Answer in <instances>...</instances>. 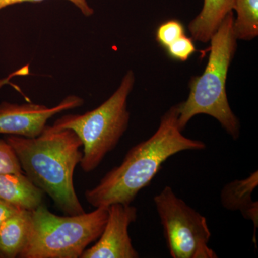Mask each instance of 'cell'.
<instances>
[{
    "mask_svg": "<svg viewBox=\"0 0 258 258\" xmlns=\"http://www.w3.org/2000/svg\"><path fill=\"white\" fill-rule=\"evenodd\" d=\"M178 117L179 104L174 105L161 116L159 128L150 138L132 147L120 165L108 171L96 186L86 190V201L95 208L116 203L131 205L168 159L184 151L205 149L206 144L202 141L183 135Z\"/></svg>",
    "mask_w": 258,
    "mask_h": 258,
    "instance_id": "6da1fadb",
    "label": "cell"
},
{
    "mask_svg": "<svg viewBox=\"0 0 258 258\" xmlns=\"http://www.w3.org/2000/svg\"><path fill=\"white\" fill-rule=\"evenodd\" d=\"M5 141L14 151L25 175L64 215L86 212L74 184V171L83 157V144L77 134L47 125L35 138L8 135Z\"/></svg>",
    "mask_w": 258,
    "mask_h": 258,
    "instance_id": "7a4b0ae2",
    "label": "cell"
},
{
    "mask_svg": "<svg viewBox=\"0 0 258 258\" xmlns=\"http://www.w3.org/2000/svg\"><path fill=\"white\" fill-rule=\"evenodd\" d=\"M234 18L233 11L230 12L210 39L206 68L201 76L191 78L187 99L178 103L177 123L181 132L195 115L205 114L215 118L233 140L240 138V120L231 108L226 90L229 69L237 47Z\"/></svg>",
    "mask_w": 258,
    "mask_h": 258,
    "instance_id": "3957f363",
    "label": "cell"
},
{
    "mask_svg": "<svg viewBox=\"0 0 258 258\" xmlns=\"http://www.w3.org/2000/svg\"><path fill=\"white\" fill-rule=\"evenodd\" d=\"M135 81L134 71L129 70L115 92L99 106L83 114L64 115L52 125L57 130H72L81 139L83 157L80 165L85 172L94 171L128 129V98Z\"/></svg>",
    "mask_w": 258,
    "mask_h": 258,
    "instance_id": "277c9868",
    "label": "cell"
},
{
    "mask_svg": "<svg viewBox=\"0 0 258 258\" xmlns=\"http://www.w3.org/2000/svg\"><path fill=\"white\" fill-rule=\"evenodd\" d=\"M108 208L90 213L59 216L42 204L31 211L26 244L18 257L79 258L101 236Z\"/></svg>",
    "mask_w": 258,
    "mask_h": 258,
    "instance_id": "5b68a950",
    "label": "cell"
},
{
    "mask_svg": "<svg viewBox=\"0 0 258 258\" xmlns=\"http://www.w3.org/2000/svg\"><path fill=\"white\" fill-rule=\"evenodd\" d=\"M169 253L173 258H217L209 247L206 218L166 186L154 198Z\"/></svg>",
    "mask_w": 258,
    "mask_h": 258,
    "instance_id": "8992f818",
    "label": "cell"
},
{
    "mask_svg": "<svg viewBox=\"0 0 258 258\" xmlns=\"http://www.w3.org/2000/svg\"><path fill=\"white\" fill-rule=\"evenodd\" d=\"M84 100L70 95L57 106L47 107L34 103H0V134L18 136L25 138L38 137L54 115L61 112L82 106Z\"/></svg>",
    "mask_w": 258,
    "mask_h": 258,
    "instance_id": "52a82bcc",
    "label": "cell"
},
{
    "mask_svg": "<svg viewBox=\"0 0 258 258\" xmlns=\"http://www.w3.org/2000/svg\"><path fill=\"white\" fill-rule=\"evenodd\" d=\"M137 219V209L131 205L113 204L108 207V218L99 238L83 252L81 258H137L128 233Z\"/></svg>",
    "mask_w": 258,
    "mask_h": 258,
    "instance_id": "ba28073f",
    "label": "cell"
},
{
    "mask_svg": "<svg viewBox=\"0 0 258 258\" xmlns=\"http://www.w3.org/2000/svg\"><path fill=\"white\" fill-rule=\"evenodd\" d=\"M258 185V171H254L244 179H237L225 185L220 193L222 206L230 211H240L246 220L254 226L253 242L256 245L258 227V203L252 200V195Z\"/></svg>",
    "mask_w": 258,
    "mask_h": 258,
    "instance_id": "9c48e42d",
    "label": "cell"
},
{
    "mask_svg": "<svg viewBox=\"0 0 258 258\" xmlns=\"http://www.w3.org/2000/svg\"><path fill=\"white\" fill-rule=\"evenodd\" d=\"M44 192L23 173H0V199L33 211L43 204Z\"/></svg>",
    "mask_w": 258,
    "mask_h": 258,
    "instance_id": "30bf717a",
    "label": "cell"
},
{
    "mask_svg": "<svg viewBox=\"0 0 258 258\" xmlns=\"http://www.w3.org/2000/svg\"><path fill=\"white\" fill-rule=\"evenodd\" d=\"M234 0H204L203 9L188 29L194 41L208 43L224 19L233 11Z\"/></svg>",
    "mask_w": 258,
    "mask_h": 258,
    "instance_id": "8fae6325",
    "label": "cell"
},
{
    "mask_svg": "<svg viewBox=\"0 0 258 258\" xmlns=\"http://www.w3.org/2000/svg\"><path fill=\"white\" fill-rule=\"evenodd\" d=\"M30 224L31 212L22 209L0 225V257H19L28 240Z\"/></svg>",
    "mask_w": 258,
    "mask_h": 258,
    "instance_id": "7c38bea8",
    "label": "cell"
},
{
    "mask_svg": "<svg viewBox=\"0 0 258 258\" xmlns=\"http://www.w3.org/2000/svg\"><path fill=\"white\" fill-rule=\"evenodd\" d=\"M233 32L237 40H253L258 36V0H234Z\"/></svg>",
    "mask_w": 258,
    "mask_h": 258,
    "instance_id": "4fadbf2b",
    "label": "cell"
},
{
    "mask_svg": "<svg viewBox=\"0 0 258 258\" xmlns=\"http://www.w3.org/2000/svg\"><path fill=\"white\" fill-rule=\"evenodd\" d=\"M185 35L184 27L179 20L173 19L161 23L156 32V40L166 48L171 43Z\"/></svg>",
    "mask_w": 258,
    "mask_h": 258,
    "instance_id": "5bb4252c",
    "label": "cell"
},
{
    "mask_svg": "<svg viewBox=\"0 0 258 258\" xmlns=\"http://www.w3.org/2000/svg\"><path fill=\"white\" fill-rule=\"evenodd\" d=\"M168 55L174 60L185 62L197 52L191 37L184 35L166 48Z\"/></svg>",
    "mask_w": 258,
    "mask_h": 258,
    "instance_id": "9a60e30c",
    "label": "cell"
},
{
    "mask_svg": "<svg viewBox=\"0 0 258 258\" xmlns=\"http://www.w3.org/2000/svg\"><path fill=\"white\" fill-rule=\"evenodd\" d=\"M0 173H23L18 157L9 144L0 139Z\"/></svg>",
    "mask_w": 258,
    "mask_h": 258,
    "instance_id": "2e32d148",
    "label": "cell"
},
{
    "mask_svg": "<svg viewBox=\"0 0 258 258\" xmlns=\"http://www.w3.org/2000/svg\"><path fill=\"white\" fill-rule=\"evenodd\" d=\"M45 0H0V11L8 7L23 3H40ZM72 3L86 18L94 15V10L88 4V0H67Z\"/></svg>",
    "mask_w": 258,
    "mask_h": 258,
    "instance_id": "e0dca14e",
    "label": "cell"
},
{
    "mask_svg": "<svg viewBox=\"0 0 258 258\" xmlns=\"http://www.w3.org/2000/svg\"><path fill=\"white\" fill-rule=\"evenodd\" d=\"M20 210H22V209L12 205V204L7 203V202L0 199V225L5 220L14 215Z\"/></svg>",
    "mask_w": 258,
    "mask_h": 258,
    "instance_id": "ac0fdd59",
    "label": "cell"
}]
</instances>
